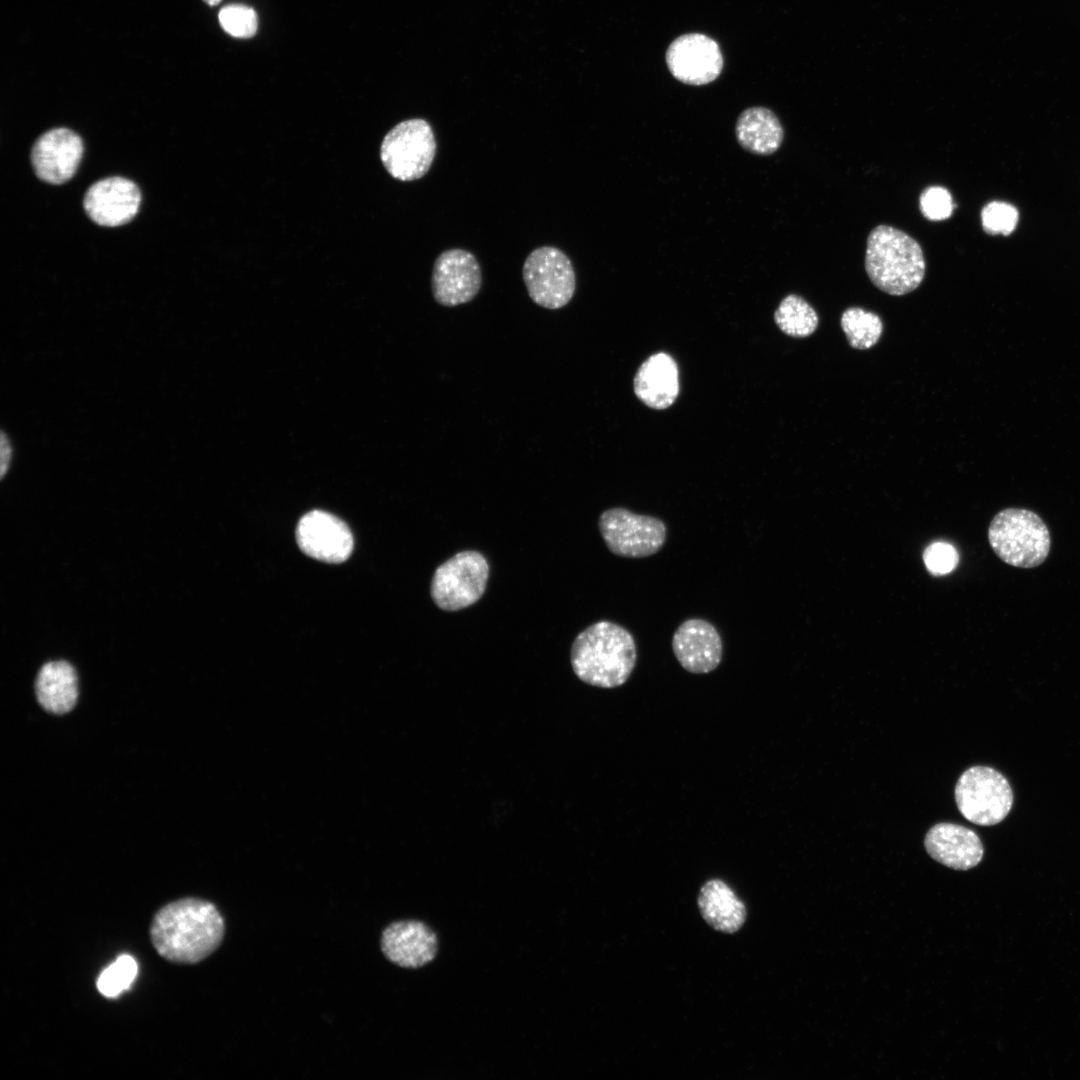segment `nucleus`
Listing matches in <instances>:
<instances>
[{
	"label": "nucleus",
	"mask_w": 1080,
	"mask_h": 1080,
	"mask_svg": "<svg viewBox=\"0 0 1080 1080\" xmlns=\"http://www.w3.org/2000/svg\"><path fill=\"white\" fill-rule=\"evenodd\" d=\"M81 137L67 128L41 135L33 145L31 162L39 179L50 184L67 182L75 174L82 155Z\"/></svg>",
	"instance_id": "ddd939ff"
},
{
	"label": "nucleus",
	"mask_w": 1080,
	"mask_h": 1080,
	"mask_svg": "<svg viewBox=\"0 0 1080 1080\" xmlns=\"http://www.w3.org/2000/svg\"><path fill=\"white\" fill-rule=\"evenodd\" d=\"M296 540L306 555L334 564L349 558L354 543L347 524L321 510L310 511L299 520Z\"/></svg>",
	"instance_id": "f8f14e48"
},
{
	"label": "nucleus",
	"mask_w": 1080,
	"mask_h": 1080,
	"mask_svg": "<svg viewBox=\"0 0 1080 1080\" xmlns=\"http://www.w3.org/2000/svg\"><path fill=\"white\" fill-rule=\"evenodd\" d=\"M381 949L388 960L400 967L420 968L435 958L438 940L423 922L397 921L383 931Z\"/></svg>",
	"instance_id": "dca6fc26"
},
{
	"label": "nucleus",
	"mask_w": 1080,
	"mask_h": 1080,
	"mask_svg": "<svg viewBox=\"0 0 1080 1080\" xmlns=\"http://www.w3.org/2000/svg\"><path fill=\"white\" fill-rule=\"evenodd\" d=\"M219 22L227 33L238 38L252 37L257 30L255 11L241 4L224 7L219 13Z\"/></svg>",
	"instance_id": "a878e982"
},
{
	"label": "nucleus",
	"mask_w": 1080,
	"mask_h": 1080,
	"mask_svg": "<svg viewBox=\"0 0 1080 1080\" xmlns=\"http://www.w3.org/2000/svg\"><path fill=\"white\" fill-rule=\"evenodd\" d=\"M920 209L924 217L928 220H945L949 218L953 212L952 196L944 187H928L920 196Z\"/></svg>",
	"instance_id": "bb28decb"
},
{
	"label": "nucleus",
	"mask_w": 1080,
	"mask_h": 1080,
	"mask_svg": "<svg viewBox=\"0 0 1080 1080\" xmlns=\"http://www.w3.org/2000/svg\"><path fill=\"white\" fill-rule=\"evenodd\" d=\"M865 269L881 291L901 296L915 290L925 275L920 244L905 232L878 225L867 238Z\"/></svg>",
	"instance_id": "7ed1b4c3"
},
{
	"label": "nucleus",
	"mask_w": 1080,
	"mask_h": 1080,
	"mask_svg": "<svg viewBox=\"0 0 1080 1080\" xmlns=\"http://www.w3.org/2000/svg\"><path fill=\"white\" fill-rule=\"evenodd\" d=\"M35 693L39 704L46 711L54 714L69 712L78 698L75 669L63 660L44 664L35 681Z\"/></svg>",
	"instance_id": "6ab92c4d"
},
{
	"label": "nucleus",
	"mask_w": 1080,
	"mask_h": 1080,
	"mask_svg": "<svg viewBox=\"0 0 1080 1080\" xmlns=\"http://www.w3.org/2000/svg\"><path fill=\"white\" fill-rule=\"evenodd\" d=\"M224 933V920L216 906L198 898L168 903L154 915L150 926L158 954L178 964H195L207 958L219 947Z\"/></svg>",
	"instance_id": "f257e3e1"
},
{
	"label": "nucleus",
	"mask_w": 1080,
	"mask_h": 1080,
	"mask_svg": "<svg viewBox=\"0 0 1080 1080\" xmlns=\"http://www.w3.org/2000/svg\"><path fill=\"white\" fill-rule=\"evenodd\" d=\"M672 650L680 665L693 674L715 670L722 659L723 645L716 627L701 618L683 621L672 637Z\"/></svg>",
	"instance_id": "2eb2a0df"
},
{
	"label": "nucleus",
	"mask_w": 1080,
	"mask_h": 1080,
	"mask_svg": "<svg viewBox=\"0 0 1080 1080\" xmlns=\"http://www.w3.org/2000/svg\"><path fill=\"white\" fill-rule=\"evenodd\" d=\"M988 539L1003 562L1019 568L1042 564L1051 542L1043 520L1035 512L1020 508L998 512L989 525Z\"/></svg>",
	"instance_id": "20e7f679"
},
{
	"label": "nucleus",
	"mask_w": 1080,
	"mask_h": 1080,
	"mask_svg": "<svg viewBox=\"0 0 1080 1080\" xmlns=\"http://www.w3.org/2000/svg\"><path fill=\"white\" fill-rule=\"evenodd\" d=\"M570 660L575 675L584 683L615 688L628 680L635 667L636 643L623 626L599 621L576 636Z\"/></svg>",
	"instance_id": "f03ea898"
},
{
	"label": "nucleus",
	"mask_w": 1080,
	"mask_h": 1080,
	"mask_svg": "<svg viewBox=\"0 0 1080 1080\" xmlns=\"http://www.w3.org/2000/svg\"><path fill=\"white\" fill-rule=\"evenodd\" d=\"M481 268L476 257L461 248L448 249L436 258L431 277L435 301L455 307L472 301L480 291Z\"/></svg>",
	"instance_id": "9d476101"
},
{
	"label": "nucleus",
	"mask_w": 1080,
	"mask_h": 1080,
	"mask_svg": "<svg viewBox=\"0 0 1080 1080\" xmlns=\"http://www.w3.org/2000/svg\"><path fill=\"white\" fill-rule=\"evenodd\" d=\"M522 277L531 300L546 309L566 306L576 288V276L568 256L560 249L542 246L529 253Z\"/></svg>",
	"instance_id": "6e6552de"
},
{
	"label": "nucleus",
	"mask_w": 1080,
	"mask_h": 1080,
	"mask_svg": "<svg viewBox=\"0 0 1080 1080\" xmlns=\"http://www.w3.org/2000/svg\"><path fill=\"white\" fill-rule=\"evenodd\" d=\"M954 795L960 813L968 821L982 826L1001 822L1013 804V792L1007 779L986 766H973L964 771Z\"/></svg>",
	"instance_id": "423d86ee"
},
{
	"label": "nucleus",
	"mask_w": 1080,
	"mask_h": 1080,
	"mask_svg": "<svg viewBox=\"0 0 1080 1080\" xmlns=\"http://www.w3.org/2000/svg\"><path fill=\"white\" fill-rule=\"evenodd\" d=\"M923 560L931 574L944 575L956 567L959 556L955 547L951 544L936 542L924 550Z\"/></svg>",
	"instance_id": "cd10ccee"
},
{
	"label": "nucleus",
	"mask_w": 1080,
	"mask_h": 1080,
	"mask_svg": "<svg viewBox=\"0 0 1080 1080\" xmlns=\"http://www.w3.org/2000/svg\"><path fill=\"white\" fill-rule=\"evenodd\" d=\"M924 846L934 860L961 871L977 866L984 854L982 842L973 830L947 822L929 829Z\"/></svg>",
	"instance_id": "f3484780"
},
{
	"label": "nucleus",
	"mask_w": 1080,
	"mask_h": 1080,
	"mask_svg": "<svg viewBox=\"0 0 1080 1080\" xmlns=\"http://www.w3.org/2000/svg\"><path fill=\"white\" fill-rule=\"evenodd\" d=\"M666 63L671 74L688 85H705L721 73L723 57L719 45L712 38L689 33L677 37L666 52Z\"/></svg>",
	"instance_id": "9b49d317"
},
{
	"label": "nucleus",
	"mask_w": 1080,
	"mask_h": 1080,
	"mask_svg": "<svg viewBox=\"0 0 1080 1080\" xmlns=\"http://www.w3.org/2000/svg\"><path fill=\"white\" fill-rule=\"evenodd\" d=\"M598 525L607 548L621 557L644 558L654 555L666 541L667 528L661 519L636 514L623 507L602 512Z\"/></svg>",
	"instance_id": "1a4fd4ad"
},
{
	"label": "nucleus",
	"mask_w": 1080,
	"mask_h": 1080,
	"mask_svg": "<svg viewBox=\"0 0 1080 1080\" xmlns=\"http://www.w3.org/2000/svg\"><path fill=\"white\" fill-rule=\"evenodd\" d=\"M137 972L136 960L128 954L120 955L101 972L97 979V988L102 995L115 997L131 986Z\"/></svg>",
	"instance_id": "b1692460"
},
{
	"label": "nucleus",
	"mask_w": 1080,
	"mask_h": 1080,
	"mask_svg": "<svg viewBox=\"0 0 1080 1080\" xmlns=\"http://www.w3.org/2000/svg\"><path fill=\"white\" fill-rule=\"evenodd\" d=\"M1018 220L1017 208L1003 201L989 202L981 211L982 227L990 235H1010L1015 230Z\"/></svg>",
	"instance_id": "393cba45"
},
{
	"label": "nucleus",
	"mask_w": 1080,
	"mask_h": 1080,
	"mask_svg": "<svg viewBox=\"0 0 1080 1080\" xmlns=\"http://www.w3.org/2000/svg\"><path fill=\"white\" fill-rule=\"evenodd\" d=\"M774 320L782 332L798 338L814 333L819 321L813 307L795 294L782 299L774 313Z\"/></svg>",
	"instance_id": "4be33fe9"
},
{
	"label": "nucleus",
	"mask_w": 1080,
	"mask_h": 1080,
	"mask_svg": "<svg viewBox=\"0 0 1080 1080\" xmlns=\"http://www.w3.org/2000/svg\"><path fill=\"white\" fill-rule=\"evenodd\" d=\"M436 148L431 125L424 119L413 118L398 123L385 135L380 158L393 178L413 181L429 171Z\"/></svg>",
	"instance_id": "39448f33"
},
{
	"label": "nucleus",
	"mask_w": 1080,
	"mask_h": 1080,
	"mask_svg": "<svg viewBox=\"0 0 1080 1080\" xmlns=\"http://www.w3.org/2000/svg\"><path fill=\"white\" fill-rule=\"evenodd\" d=\"M204 1H205L206 3H208L209 5H216V4H218V3H219V2L221 1V0H204Z\"/></svg>",
	"instance_id": "c756f323"
},
{
	"label": "nucleus",
	"mask_w": 1080,
	"mask_h": 1080,
	"mask_svg": "<svg viewBox=\"0 0 1080 1080\" xmlns=\"http://www.w3.org/2000/svg\"><path fill=\"white\" fill-rule=\"evenodd\" d=\"M489 578V564L483 554L461 551L435 570L430 587L433 602L441 610L452 612L476 603L484 594Z\"/></svg>",
	"instance_id": "0eeeda50"
},
{
	"label": "nucleus",
	"mask_w": 1080,
	"mask_h": 1080,
	"mask_svg": "<svg viewBox=\"0 0 1080 1080\" xmlns=\"http://www.w3.org/2000/svg\"><path fill=\"white\" fill-rule=\"evenodd\" d=\"M634 392L650 408L671 406L679 394V371L672 356L659 352L648 357L635 375Z\"/></svg>",
	"instance_id": "a211bd4d"
},
{
	"label": "nucleus",
	"mask_w": 1080,
	"mask_h": 1080,
	"mask_svg": "<svg viewBox=\"0 0 1080 1080\" xmlns=\"http://www.w3.org/2000/svg\"><path fill=\"white\" fill-rule=\"evenodd\" d=\"M735 133L740 146L757 155L776 152L784 137L778 117L765 107L744 110L737 119Z\"/></svg>",
	"instance_id": "412c9836"
},
{
	"label": "nucleus",
	"mask_w": 1080,
	"mask_h": 1080,
	"mask_svg": "<svg viewBox=\"0 0 1080 1080\" xmlns=\"http://www.w3.org/2000/svg\"><path fill=\"white\" fill-rule=\"evenodd\" d=\"M840 323L849 345L859 350H866L874 346L883 331L881 318L877 314L860 307L846 309L841 316Z\"/></svg>",
	"instance_id": "5701e85b"
},
{
	"label": "nucleus",
	"mask_w": 1080,
	"mask_h": 1080,
	"mask_svg": "<svg viewBox=\"0 0 1080 1080\" xmlns=\"http://www.w3.org/2000/svg\"><path fill=\"white\" fill-rule=\"evenodd\" d=\"M698 906L704 920L720 932L735 933L746 919L744 903L720 879L709 880L702 886Z\"/></svg>",
	"instance_id": "aec40b11"
},
{
	"label": "nucleus",
	"mask_w": 1080,
	"mask_h": 1080,
	"mask_svg": "<svg viewBox=\"0 0 1080 1080\" xmlns=\"http://www.w3.org/2000/svg\"><path fill=\"white\" fill-rule=\"evenodd\" d=\"M141 193L138 186L123 177L97 181L87 190L83 206L92 221L101 226L115 227L131 221L139 210Z\"/></svg>",
	"instance_id": "4468645a"
},
{
	"label": "nucleus",
	"mask_w": 1080,
	"mask_h": 1080,
	"mask_svg": "<svg viewBox=\"0 0 1080 1080\" xmlns=\"http://www.w3.org/2000/svg\"><path fill=\"white\" fill-rule=\"evenodd\" d=\"M12 456V446L9 438L2 433L1 436V476L6 473Z\"/></svg>",
	"instance_id": "c85d7f7f"
}]
</instances>
